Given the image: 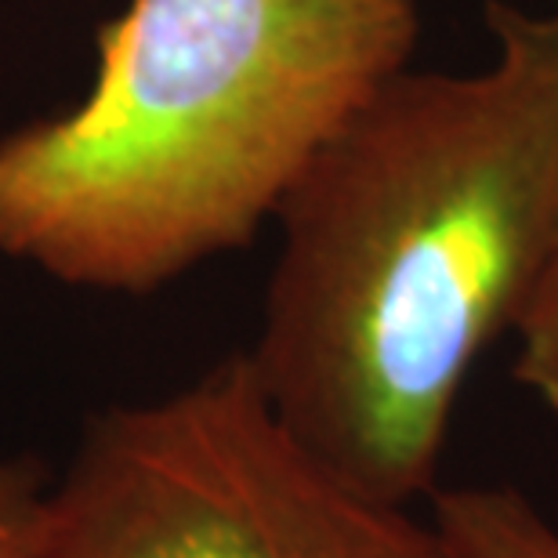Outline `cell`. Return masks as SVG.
<instances>
[{
    "mask_svg": "<svg viewBox=\"0 0 558 558\" xmlns=\"http://www.w3.org/2000/svg\"><path fill=\"white\" fill-rule=\"evenodd\" d=\"M497 59L399 70L319 145L276 210L247 349L272 414L388 505L439 486L478 360L558 254V19L489 0Z\"/></svg>",
    "mask_w": 558,
    "mask_h": 558,
    "instance_id": "1",
    "label": "cell"
},
{
    "mask_svg": "<svg viewBox=\"0 0 558 558\" xmlns=\"http://www.w3.org/2000/svg\"><path fill=\"white\" fill-rule=\"evenodd\" d=\"M417 33V0H128L81 102L0 138V254L153 294L247 247Z\"/></svg>",
    "mask_w": 558,
    "mask_h": 558,
    "instance_id": "2",
    "label": "cell"
},
{
    "mask_svg": "<svg viewBox=\"0 0 558 558\" xmlns=\"http://www.w3.org/2000/svg\"><path fill=\"white\" fill-rule=\"evenodd\" d=\"M48 558H439L428 519L377 500L272 414L247 352L87 421L51 486Z\"/></svg>",
    "mask_w": 558,
    "mask_h": 558,
    "instance_id": "3",
    "label": "cell"
},
{
    "mask_svg": "<svg viewBox=\"0 0 558 558\" xmlns=\"http://www.w3.org/2000/svg\"><path fill=\"white\" fill-rule=\"evenodd\" d=\"M424 519L439 558H558V526L508 483L435 486Z\"/></svg>",
    "mask_w": 558,
    "mask_h": 558,
    "instance_id": "4",
    "label": "cell"
},
{
    "mask_svg": "<svg viewBox=\"0 0 558 558\" xmlns=\"http://www.w3.org/2000/svg\"><path fill=\"white\" fill-rule=\"evenodd\" d=\"M51 486L22 457H0V558H48Z\"/></svg>",
    "mask_w": 558,
    "mask_h": 558,
    "instance_id": "5",
    "label": "cell"
},
{
    "mask_svg": "<svg viewBox=\"0 0 558 558\" xmlns=\"http://www.w3.org/2000/svg\"><path fill=\"white\" fill-rule=\"evenodd\" d=\"M515 363L511 374L544 410L558 414V254L533 298L526 319L515 330Z\"/></svg>",
    "mask_w": 558,
    "mask_h": 558,
    "instance_id": "6",
    "label": "cell"
}]
</instances>
